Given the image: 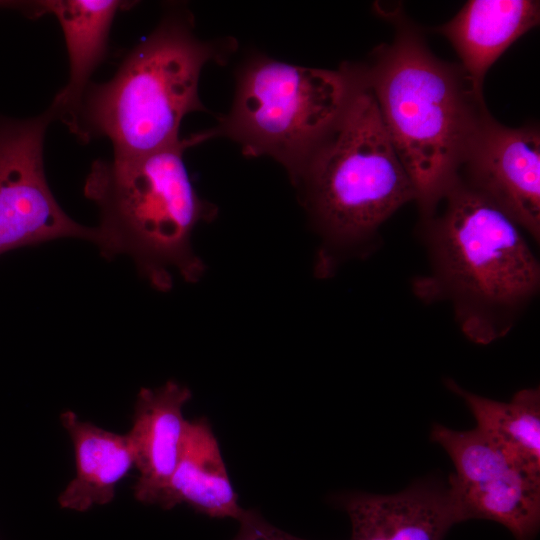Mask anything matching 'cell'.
<instances>
[{
	"instance_id": "obj_1",
	"label": "cell",
	"mask_w": 540,
	"mask_h": 540,
	"mask_svg": "<svg viewBox=\"0 0 540 540\" xmlns=\"http://www.w3.org/2000/svg\"><path fill=\"white\" fill-rule=\"evenodd\" d=\"M423 219L429 269L412 280L425 304L447 302L478 345L505 337L540 290V263L521 229L458 177Z\"/></svg>"
},
{
	"instance_id": "obj_2",
	"label": "cell",
	"mask_w": 540,
	"mask_h": 540,
	"mask_svg": "<svg viewBox=\"0 0 540 540\" xmlns=\"http://www.w3.org/2000/svg\"><path fill=\"white\" fill-rule=\"evenodd\" d=\"M395 20L393 40L360 69L426 218L457 179L489 112L459 64L437 58L414 26Z\"/></svg>"
},
{
	"instance_id": "obj_3",
	"label": "cell",
	"mask_w": 540,
	"mask_h": 540,
	"mask_svg": "<svg viewBox=\"0 0 540 540\" xmlns=\"http://www.w3.org/2000/svg\"><path fill=\"white\" fill-rule=\"evenodd\" d=\"M211 138L209 132L132 158L98 159L84 184L99 209V248L106 258L128 255L155 289H171V270L189 283L205 273L191 238L201 222L217 215L196 192L186 169V148Z\"/></svg>"
},
{
	"instance_id": "obj_4",
	"label": "cell",
	"mask_w": 540,
	"mask_h": 540,
	"mask_svg": "<svg viewBox=\"0 0 540 540\" xmlns=\"http://www.w3.org/2000/svg\"><path fill=\"white\" fill-rule=\"evenodd\" d=\"M296 186L321 239L314 265L318 278L369 254L381 226L416 200L362 73L342 119L310 157Z\"/></svg>"
},
{
	"instance_id": "obj_5",
	"label": "cell",
	"mask_w": 540,
	"mask_h": 540,
	"mask_svg": "<svg viewBox=\"0 0 540 540\" xmlns=\"http://www.w3.org/2000/svg\"><path fill=\"white\" fill-rule=\"evenodd\" d=\"M231 46L201 41L189 20L166 17L109 81L89 85L76 136L83 142L107 137L114 158L137 157L177 143L183 118L204 109L198 95L204 65L224 60Z\"/></svg>"
},
{
	"instance_id": "obj_6",
	"label": "cell",
	"mask_w": 540,
	"mask_h": 540,
	"mask_svg": "<svg viewBox=\"0 0 540 540\" xmlns=\"http://www.w3.org/2000/svg\"><path fill=\"white\" fill-rule=\"evenodd\" d=\"M360 80V67L352 65L327 70L255 58L241 71L232 108L211 136L229 137L247 156L274 158L297 185Z\"/></svg>"
},
{
	"instance_id": "obj_7",
	"label": "cell",
	"mask_w": 540,
	"mask_h": 540,
	"mask_svg": "<svg viewBox=\"0 0 540 540\" xmlns=\"http://www.w3.org/2000/svg\"><path fill=\"white\" fill-rule=\"evenodd\" d=\"M53 120L49 110L24 120L0 118V254L61 238L99 243L97 227L69 217L48 185L43 149Z\"/></svg>"
},
{
	"instance_id": "obj_8",
	"label": "cell",
	"mask_w": 540,
	"mask_h": 540,
	"mask_svg": "<svg viewBox=\"0 0 540 540\" xmlns=\"http://www.w3.org/2000/svg\"><path fill=\"white\" fill-rule=\"evenodd\" d=\"M458 178L540 241V132L507 127L490 114L477 131Z\"/></svg>"
},
{
	"instance_id": "obj_9",
	"label": "cell",
	"mask_w": 540,
	"mask_h": 540,
	"mask_svg": "<svg viewBox=\"0 0 540 540\" xmlns=\"http://www.w3.org/2000/svg\"><path fill=\"white\" fill-rule=\"evenodd\" d=\"M340 504L352 540H443L460 522L448 485L432 479L395 494L349 493Z\"/></svg>"
},
{
	"instance_id": "obj_10",
	"label": "cell",
	"mask_w": 540,
	"mask_h": 540,
	"mask_svg": "<svg viewBox=\"0 0 540 540\" xmlns=\"http://www.w3.org/2000/svg\"><path fill=\"white\" fill-rule=\"evenodd\" d=\"M190 389L176 381L156 388H142L135 403L133 422L127 433L139 476L134 497L144 504L159 505L180 455L187 420L183 407Z\"/></svg>"
},
{
	"instance_id": "obj_11",
	"label": "cell",
	"mask_w": 540,
	"mask_h": 540,
	"mask_svg": "<svg viewBox=\"0 0 540 540\" xmlns=\"http://www.w3.org/2000/svg\"><path fill=\"white\" fill-rule=\"evenodd\" d=\"M131 2L118 0H50L38 2L41 13L58 20L69 59V79L48 109L76 135L78 116L90 78L105 58L109 32L117 12Z\"/></svg>"
},
{
	"instance_id": "obj_12",
	"label": "cell",
	"mask_w": 540,
	"mask_h": 540,
	"mask_svg": "<svg viewBox=\"0 0 540 540\" xmlns=\"http://www.w3.org/2000/svg\"><path fill=\"white\" fill-rule=\"evenodd\" d=\"M534 0H470L437 31L455 49L460 67L482 92L490 67L518 38L539 24Z\"/></svg>"
},
{
	"instance_id": "obj_13",
	"label": "cell",
	"mask_w": 540,
	"mask_h": 540,
	"mask_svg": "<svg viewBox=\"0 0 540 540\" xmlns=\"http://www.w3.org/2000/svg\"><path fill=\"white\" fill-rule=\"evenodd\" d=\"M186 504L211 518L239 520L244 514L227 473L218 441L206 418L186 422L176 468L159 505Z\"/></svg>"
},
{
	"instance_id": "obj_14",
	"label": "cell",
	"mask_w": 540,
	"mask_h": 540,
	"mask_svg": "<svg viewBox=\"0 0 540 540\" xmlns=\"http://www.w3.org/2000/svg\"><path fill=\"white\" fill-rule=\"evenodd\" d=\"M60 420L73 443L76 472L59 495V505L84 512L93 506L110 503L117 484L135 466L128 435L82 421L72 411L62 413Z\"/></svg>"
},
{
	"instance_id": "obj_15",
	"label": "cell",
	"mask_w": 540,
	"mask_h": 540,
	"mask_svg": "<svg viewBox=\"0 0 540 540\" xmlns=\"http://www.w3.org/2000/svg\"><path fill=\"white\" fill-rule=\"evenodd\" d=\"M460 522L481 519L504 526L515 540H534L540 526V474L515 468L480 483L448 480Z\"/></svg>"
},
{
	"instance_id": "obj_16",
	"label": "cell",
	"mask_w": 540,
	"mask_h": 540,
	"mask_svg": "<svg viewBox=\"0 0 540 540\" xmlns=\"http://www.w3.org/2000/svg\"><path fill=\"white\" fill-rule=\"evenodd\" d=\"M447 389L459 396L476 420V427L498 444L521 468L540 474V390L517 391L508 402L472 393L452 379Z\"/></svg>"
},
{
	"instance_id": "obj_17",
	"label": "cell",
	"mask_w": 540,
	"mask_h": 540,
	"mask_svg": "<svg viewBox=\"0 0 540 540\" xmlns=\"http://www.w3.org/2000/svg\"><path fill=\"white\" fill-rule=\"evenodd\" d=\"M430 439L440 445L450 457L455 468L450 478L459 483H480L512 469L521 468L477 427L458 431L434 424Z\"/></svg>"
},
{
	"instance_id": "obj_18",
	"label": "cell",
	"mask_w": 540,
	"mask_h": 540,
	"mask_svg": "<svg viewBox=\"0 0 540 540\" xmlns=\"http://www.w3.org/2000/svg\"><path fill=\"white\" fill-rule=\"evenodd\" d=\"M238 522L239 530L232 540H305L275 527L254 509H246Z\"/></svg>"
}]
</instances>
